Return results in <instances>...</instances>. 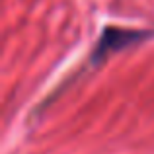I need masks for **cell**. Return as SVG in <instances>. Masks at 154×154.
I'll return each mask as SVG.
<instances>
[{"instance_id": "1", "label": "cell", "mask_w": 154, "mask_h": 154, "mask_svg": "<svg viewBox=\"0 0 154 154\" xmlns=\"http://www.w3.org/2000/svg\"><path fill=\"white\" fill-rule=\"evenodd\" d=\"M143 37H144V35L143 33H137V31L105 29V33L102 35L98 47H96V55L103 57V55H107L109 51L119 49V47H123V45H129V43H133V41H139V39H143Z\"/></svg>"}]
</instances>
